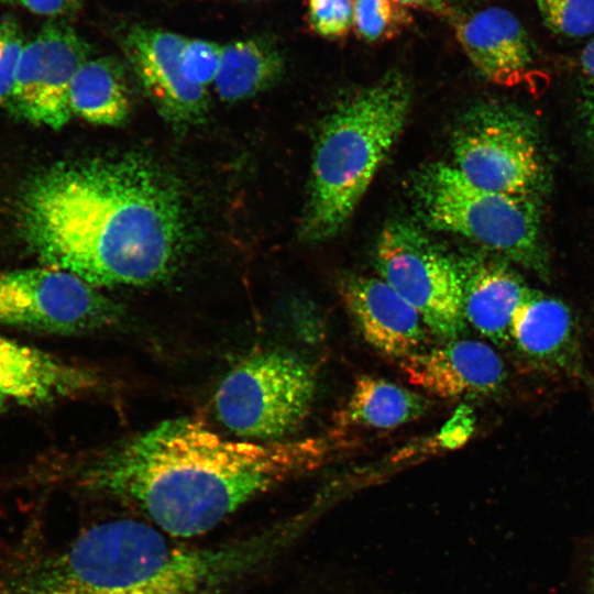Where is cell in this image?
Returning <instances> with one entry per match:
<instances>
[{
  "instance_id": "6da1fadb",
  "label": "cell",
  "mask_w": 594,
  "mask_h": 594,
  "mask_svg": "<svg viewBox=\"0 0 594 594\" xmlns=\"http://www.w3.org/2000/svg\"><path fill=\"white\" fill-rule=\"evenodd\" d=\"M18 220L43 265L98 288L163 280L188 242L179 187L156 164L135 155L48 167L23 190Z\"/></svg>"
},
{
  "instance_id": "7a4b0ae2",
  "label": "cell",
  "mask_w": 594,
  "mask_h": 594,
  "mask_svg": "<svg viewBox=\"0 0 594 594\" xmlns=\"http://www.w3.org/2000/svg\"><path fill=\"white\" fill-rule=\"evenodd\" d=\"M331 443L235 441L200 421L168 419L95 460L82 484L124 502L165 534H206L252 498L318 466Z\"/></svg>"
},
{
  "instance_id": "3957f363",
  "label": "cell",
  "mask_w": 594,
  "mask_h": 594,
  "mask_svg": "<svg viewBox=\"0 0 594 594\" xmlns=\"http://www.w3.org/2000/svg\"><path fill=\"white\" fill-rule=\"evenodd\" d=\"M265 540L185 547L133 519L97 524L64 549L24 559L0 594H219L264 557Z\"/></svg>"
},
{
  "instance_id": "277c9868",
  "label": "cell",
  "mask_w": 594,
  "mask_h": 594,
  "mask_svg": "<svg viewBox=\"0 0 594 594\" xmlns=\"http://www.w3.org/2000/svg\"><path fill=\"white\" fill-rule=\"evenodd\" d=\"M411 95L408 79L389 72L342 99L324 119L312 154L304 240L324 241L345 226L398 139Z\"/></svg>"
},
{
  "instance_id": "5b68a950",
  "label": "cell",
  "mask_w": 594,
  "mask_h": 594,
  "mask_svg": "<svg viewBox=\"0 0 594 594\" xmlns=\"http://www.w3.org/2000/svg\"><path fill=\"white\" fill-rule=\"evenodd\" d=\"M415 193L419 212L432 229L464 237L547 277L548 260L534 196L479 187L444 163L422 169Z\"/></svg>"
},
{
  "instance_id": "8992f818",
  "label": "cell",
  "mask_w": 594,
  "mask_h": 594,
  "mask_svg": "<svg viewBox=\"0 0 594 594\" xmlns=\"http://www.w3.org/2000/svg\"><path fill=\"white\" fill-rule=\"evenodd\" d=\"M316 384L314 366L299 356L278 350L258 352L221 382L215 396L216 414L240 437L275 441L304 421Z\"/></svg>"
},
{
  "instance_id": "52a82bcc",
  "label": "cell",
  "mask_w": 594,
  "mask_h": 594,
  "mask_svg": "<svg viewBox=\"0 0 594 594\" xmlns=\"http://www.w3.org/2000/svg\"><path fill=\"white\" fill-rule=\"evenodd\" d=\"M454 167L474 185L534 196L544 169L538 135L524 113L497 103L472 108L452 135Z\"/></svg>"
},
{
  "instance_id": "ba28073f",
  "label": "cell",
  "mask_w": 594,
  "mask_h": 594,
  "mask_svg": "<svg viewBox=\"0 0 594 594\" xmlns=\"http://www.w3.org/2000/svg\"><path fill=\"white\" fill-rule=\"evenodd\" d=\"M375 266L436 336L455 339L462 332L465 318L459 264L420 229L405 221L386 224L376 242Z\"/></svg>"
},
{
  "instance_id": "9c48e42d",
  "label": "cell",
  "mask_w": 594,
  "mask_h": 594,
  "mask_svg": "<svg viewBox=\"0 0 594 594\" xmlns=\"http://www.w3.org/2000/svg\"><path fill=\"white\" fill-rule=\"evenodd\" d=\"M123 310L98 287L51 266L0 271V324L76 334L117 324Z\"/></svg>"
},
{
  "instance_id": "30bf717a",
  "label": "cell",
  "mask_w": 594,
  "mask_h": 594,
  "mask_svg": "<svg viewBox=\"0 0 594 594\" xmlns=\"http://www.w3.org/2000/svg\"><path fill=\"white\" fill-rule=\"evenodd\" d=\"M89 55L90 46L70 25L45 23L24 44L8 107L32 124L64 128L73 117L72 80Z\"/></svg>"
},
{
  "instance_id": "8fae6325",
  "label": "cell",
  "mask_w": 594,
  "mask_h": 594,
  "mask_svg": "<svg viewBox=\"0 0 594 594\" xmlns=\"http://www.w3.org/2000/svg\"><path fill=\"white\" fill-rule=\"evenodd\" d=\"M187 37L141 25L123 38L125 56L147 96L167 120L178 124L199 122L208 109V90L184 75L180 55Z\"/></svg>"
},
{
  "instance_id": "7c38bea8",
  "label": "cell",
  "mask_w": 594,
  "mask_h": 594,
  "mask_svg": "<svg viewBox=\"0 0 594 594\" xmlns=\"http://www.w3.org/2000/svg\"><path fill=\"white\" fill-rule=\"evenodd\" d=\"M97 385L91 371L0 334V414L42 407Z\"/></svg>"
},
{
  "instance_id": "4fadbf2b",
  "label": "cell",
  "mask_w": 594,
  "mask_h": 594,
  "mask_svg": "<svg viewBox=\"0 0 594 594\" xmlns=\"http://www.w3.org/2000/svg\"><path fill=\"white\" fill-rule=\"evenodd\" d=\"M400 369L415 386L442 398L488 396L504 384L506 371L487 344L450 340L400 360Z\"/></svg>"
},
{
  "instance_id": "5bb4252c",
  "label": "cell",
  "mask_w": 594,
  "mask_h": 594,
  "mask_svg": "<svg viewBox=\"0 0 594 594\" xmlns=\"http://www.w3.org/2000/svg\"><path fill=\"white\" fill-rule=\"evenodd\" d=\"M340 294L363 338L377 351L399 360L420 351L427 326L382 278L349 275Z\"/></svg>"
},
{
  "instance_id": "9a60e30c",
  "label": "cell",
  "mask_w": 594,
  "mask_h": 594,
  "mask_svg": "<svg viewBox=\"0 0 594 594\" xmlns=\"http://www.w3.org/2000/svg\"><path fill=\"white\" fill-rule=\"evenodd\" d=\"M453 26L468 58L491 82L514 87L530 74L531 43L510 11L490 7L454 20Z\"/></svg>"
},
{
  "instance_id": "2e32d148",
  "label": "cell",
  "mask_w": 594,
  "mask_h": 594,
  "mask_svg": "<svg viewBox=\"0 0 594 594\" xmlns=\"http://www.w3.org/2000/svg\"><path fill=\"white\" fill-rule=\"evenodd\" d=\"M459 267L465 321L495 344L505 345L513 317L530 288L503 261L472 256Z\"/></svg>"
},
{
  "instance_id": "e0dca14e",
  "label": "cell",
  "mask_w": 594,
  "mask_h": 594,
  "mask_svg": "<svg viewBox=\"0 0 594 594\" xmlns=\"http://www.w3.org/2000/svg\"><path fill=\"white\" fill-rule=\"evenodd\" d=\"M510 340L531 363L551 370L576 371V328L561 300L531 290L517 308Z\"/></svg>"
},
{
  "instance_id": "ac0fdd59",
  "label": "cell",
  "mask_w": 594,
  "mask_h": 594,
  "mask_svg": "<svg viewBox=\"0 0 594 594\" xmlns=\"http://www.w3.org/2000/svg\"><path fill=\"white\" fill-rule=\"evenodd\" d=\"M284 66L282 52L273 41L266 37L237 41L222 45L212 85L222 101L246 100L276 84Z\"/></svg>"
},
{
  "instance_id": "d6986e66",
  "label": "cell",
  "mask_w": 594,
  "mask_h": 594,
  "mask_svg": "<svg viewBox=\"0 0 594 594\" xmlns=\"http://www.w3.org/2000/svg\"><path fill=\"white\" fill-rule=\"evenodd\" d=\"M427 409L422 395L384 378L361 375L338 420L341 426L392 429L421 417Z\"/></svg>"
},
{
  "instance_id": "ffe728a7",
  "label": "cell",
  "mask_w": 594,
  "mask_h": 594,
  "mask_svg": "<svg viewBox=\"0 0 594 594\" xmlns=\"http://www.w3.org/2000/svg\"><path fill=\"white\" fill-rule=\"evenodd\" d=\"M69 108L73 116L90 123L121 125L129 117L131 102L120 65L109 57L84 63L70 84Z\"/></svg>"
},
{
  "instance_id": "44dd1931",
  "label": "cell",
  "mask_w": 594,
  "mask_h": 594,
  "mask_svg": "<svg viewBox=\"0 0 594 594\" xmlns=\"http://www.w3.org/2000/svg\"><path fill=\"white\" fill-rule=\"evenodd\" d=\"M413 23L409 8L396 0H354L353 31L366 43L394 40Z\"/></svg>"
},
{
  "instance_id": "7402d4cb",
  "label": "cell",
  "mask_w": 594,
  "mask_h": 594,
  "mask_svg": "<svg viewBox=\"0 0 594 594\" xmlns=\"http://www.w3.org/2000/svg\"><path fill=\"white\" fill-rule=\"evenodd\" d=\"M544 24L554 33L582 37L594 32V0H537Z\"/></svg>"
},
{
  "instance_id": "603a6c76",
  "label": "cell",
  "mask_w": 594,
  "mask_h": 594,
  "mask_svg": "<svg viewBox=\"0 0 594 594\" xmlns=\"http://www.w3.org/2000/svg\"><path fill=\"white\" fill-rule=\"evenodd\" d=\"M354 0H308L306 20L317 35L337 40L353 30Z\"/></svg>"
},
{
  "instance_id": "cb8c5ba5",
  "label": "cell",
  "mask_w": 594,
  "mask_h": 594,
  "mask_svg": "<svg viewBox=\"0 0 594 594\" xmlns=\"http://www.w3.org/2000/svg\"><path fill=\"white\" fill-rule=\"evenodd\" d=\"M222 45L200 40L187 38L180 55L185 77L194 85L208 88L217 76Z\"/></svg>"
},
{
  "instance_id": "d4e9b609",
  "label": "cell",
  "mask_w": 594,
  "mask_h": 594,
  "mask_svg": "<svg viewBox=\"0 0 594 594\" xmlns=\"http://www.w3.org/2000/svg\"><path fill=\"white\" fill-rule=\"evenodd\" d=\"M25 41L18 20L0 18V106H8L15 81L18 65Z\"/></svg>"
},
{
  "instance_id": "484cf974",
  "label": "cell",
  "mask_w": 594,
  "mask_h": 594,
  "mask_svg": "<svg viewBox=\"0 0 594 594\" xmlns=\"http://www.w3.org/2000/svg\"><path fill=\"white\" fill-rule=\"evenodd\" d=\"M475 417L466 405L457 408L451 419L437 436L436 446L442 449H457L463 446L472 436Z\"/></svg>"
},
{
  "instance_id": "4316f807",
  "label": "cell",
  "mask_w": 594,
  "mask_h": 594,
  "mask_svg": "<svg viewBox=\"0 0 594 594\" xmlns=\"http://www.w3.org/2000/svg\"><path fill=\"white\" fill-rule=\"evenodd\" d=\"M0 3L18 6L38 15L57 18L75 13L80 0H0Z\"/></svg>"
},
{
  "instance_id": "83f0119b",
  "label": "cell",
  "mask_w": 594,
  "mask_h": 594,
  "mask_svg": "<svg viewBox=\"0 0 594 594\" xmlns=\"http://www.w3.org/2000/svg\"><path fill=\"white\" fill-rule=\"evenodd\" d=\"M399 3L415 9H422L439 15H448L449 9L446 0H396Z\"/></svg>"
},
{
  "instance_id": "f1b7e54d",
  "label": "cell",
  "mask_w": 594,
  "mask_h": 594,
  "mask_svg": "<svg viewBox=\"0 0 594 594\" xmlns=\"http://www.w3.org/2000/svg\"><path fill=\"white\" fill-rule=\"evenodd\" d=\"M580 65L585 77L594 81V40L591 41L582 51Z\"/></svg>"
},
{
  "instance_id": "f546056e",
  "label": "cell",
  "mask_w": 594,
  "mask_h": 594,
  "mask_svg": "<svg viewBox=\"0 0 594 594\" xmlns=\"http://www.w3.org/2000/svg\"><path fill=\"white\" fill-rule=\"evenodd\" d=\"M588 580H590L591 593L594 594V560L591 564Z\"/></svg>"
},
{
  "instance_id": "4dcf8cb0",
  "label": "cell",
  "mask_w": 594,
  "mask_h": 594,
  "mask_svg": "<svg viewBox=\"0 0 594 594\" xmlns=\"http://www.w3.org/2000/svg\"><path fill=\"white\" fill-rule=\"evenodd\" d=\"M592 132H593V140H594V114H593V118H592Z\"/></svg>"
}]
</instances>
